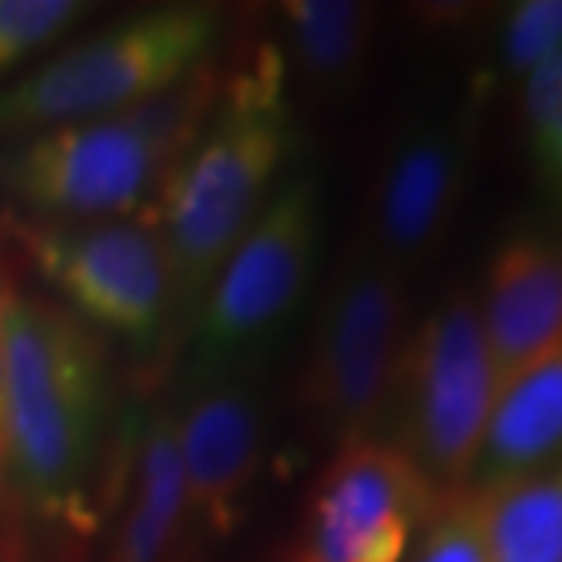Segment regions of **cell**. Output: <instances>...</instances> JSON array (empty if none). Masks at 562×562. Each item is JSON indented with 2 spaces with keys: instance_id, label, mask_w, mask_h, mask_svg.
Returning a JSON list of instances; mask_svg holds the SVG:
<instances>
[{
  "instance_id": "cell-1",
  "label": "cell",
  "mask_w": 562,
  "mask_h": 562,
  "mask_svg": "<svg viewBox=\"0 0 562 562\" xmlns=\"http://www.w3.org/2000/svg\"><path fill=\"white\" fill-rule=\"evenodd\" d=\"M3 497L13 562H76L106 528L125 435L98 328L13 276L0 310Z\"/></svg>"
},
{
  "instance_id": "cell-2",
  "label": "cell",
  "mask_w": 562,
  "mask_h": 562,
  "mask_svg": "<svg viewBox=\"0 0 562 562\" xmlns=\"http://www.w3.org/2000/svg\"><path fill=\"white\" fill-rule=\"evenodd\" d=\"M291 125L284 60L269 41H247L228 57L220 113L162 179L147 220L169 250L179 303H201L222 262L276 194Z\"/></svg>"
},
{
  "instance_id": "cell-3",
  "label": "cell",
  "mask_w": 562,
  "mask_h": 562,
  "mask_svg": "<svg viewBox=\"0 0 562 562\" xmlns=\"http://www.w3.org/2000/svg\"><path fill=\"white\" fill-rule=\"evenodd\" d=\"M220 25L216 7L172 3L66 47L0 91V138L22 140L132 110L206 60Z\"/></svg>"
},
{
  "instance_id": "cell-4",
  "label": "cell",
  "mask_w": 562,
  "mask_h": 562,
  "mask_svg": "<svg viewBox=\"0 0 562 562\" xmlns=\"http://www.w3.org/2000/svg\"><path fill=\"white\" fill-rule=\"evenodd\" d=\"M409 341L406 269L360 247L328 284L297 384L303 409L338 443L391 419Z\"/></svg>"
},
{
  "instance_id": "cell-5",
  "label": "cell",
  "mask_w": 562,
  "mask_h": 562,
  "mask_svg": "<svg viewBox=\"0 0 562 562\" xmlns=\"http://www.w3.org/2000/svg\"><path fill=\"white\" fill-rule=\"evenodd\" d=\"M501 379L487 347L479 297L450 288L416 328L403 353L391 416L409 460L438 491L472 482Z\"/></svg>"
},
{
  "instance_id": "cell-6",
  "label": "cell",
  "mask_w": 562,
  "mask_h": 562,
  "mask_svg": "<svg viewBox=\"0 0 562 562\" xmlns=\"http://www.w3.org/2000/svg\"><path fill=\"white\" fill-rule=\"evenodd\" d=\"M3 235L50 297L101 335L160 341L179 306L169 250L147 216L54 222L3 216Z\"/></svg>"
},
{
  "instance_id": "cell-7",
  "label": "cell",
  "mask_w": 562,
  "mask_h": 562,
  "mask_svg": "<svg viewBox=\"0 0 562 562\" xmlns=\"http://www.w3.org/2000/svg\"><path fill=\"white\" fill-rule=\"evenodd\" d=\"M166 176L160 150L128 113L47 128L0 157V194L25 220L147 216Z\"/></svg>"
},
{
  "instance_id": "cell-8",
  "label": "cell",
  "mask_w": 562,
  "mask_h": 562,
  "mask_svg": "<svg viewBox=\"0 0 562 562\" xmlns=\"http://www.w3.org/2000/svg\"><path fill=\"white\" fill-rule=\"evenodd\" d=\"M316 241L319 194L301 176L266 201L203 294L198 350L206 372L254 353L297 310Z\"/></svg>"
},
{
  "instance_id": "cell-9",
  "label": "cell",
  "mask_w": 562,
  "mask_h": 562,
  "mask_svg": "<svg viewBox=\"0 0 562 562\" xmlns=\"http://www.w3.org/2000/svg\"><path fill=\"white\" fill-rule=\"evenodd\" d=\"M441 494L387 438L338 443L310 487L291 562H403Z\"/></svg>"
},
{
  "instance_id": "cell-10",
  "label": "cell",
  "mask_w": 562,
  "mask_h": 562,
  "mask_svg": "<svg viewBox=\"0 0 562 562\" xmlns=\"http://www.w3.org/2000/svg\"><path fill=\"white\" fill-rule=\"evenodd\" d=\"M469 135L460 122L419 120L384 144L366 194L369 250L406 269L438 250L469 188Z\"/></svg>"
},
{
  "instance_id": "cell-11",
  "label": "cell",
  "mask_w": 562,
  "mask_h": 562,
  "mask_svg": "<svg viewBox=\"0 0 562 562\" xmlns=\"http://www.w3.org/2000/svg\"><path fill=\"white\" fill-rule=\"evenodd\" d=\"M176 435L198 535L222 541L244 522L260 475L257 401L232 375L206 372L176 413Z\"/></svg>"
},
{
  "instance_id": "cell-12",
  "label": "cell",
  "mask_w": 562,
  "mask_h": 562,
  "mask_svg": "<svg viewBox=\"0 0 562 562\" xmlns=\"http://www.w3.org/2000/svg\"><path fill=\"white\" fill-rule=\"evenodd\" d=\"M103 562H191L203 547L181 469L176 409L154 406L125 435Z\"/></svg>"
},
{
  "instance_id": "cell-13",
  "label": "cell",
  "mask_w": 562,
  "mask_h": 562,
  "mask_svg": "<svg viewBox=\"0 0 562 562\" xmlns=\"http://www.w3.org/2000/svg\"><path fill=\"white\" fill-rule=\"evenodd\" d=\"M497 379L519 369L562 338V241L541 232L503 238L484 269L479 297Z\"/></svg>"
},
{
  "instance_id": "cell-14",
  "label": "cell",
  "mask_w": 562,
  "mask_h": 562,
  "mask_svg": "<svg viewBox=\"0 0 562 562\" xmlns=\"http://www.w3.org/2000/svg\"><path fill=\"white\" fill-rule=\"evenodd\" d=\"M562 462V338L497 391L469 487L501 491Z\"/></svg>"
},
{
  "instance_id": "cell-15",
  "label": "cell",
  "mask_w": 562,
  "mask_h": 562,
  "mask_svg": "<svg viewBox=\"0 0 562 562\" xmlns=\"http://www.w3.org/2000/svg\"><path fill=\"white\" fill-rule=\"evenodd\" d=\"M281 20L288 50L319 91L353 88L375 44L379 13L362 0H284Z\"/></svg>"
},
{
  "instance_id": "cell-16",
  "label": "cell",
  "mask_w": 562,
  "mask_h": 562,
  "mask_svg": "<svg viewBox=\"0 0 562 562\" xmlns=\"http://www.w3.org/2000/svg\"><path fill=\"white\" fill-rule=\"evenodd\" d=\"M482 494L487 497V562H562V462Z\"/></svg>"
},
{
  "instance_id": "cell-17",
  "label": "cell",
  "mask_w": 562,
  "mask_h": 562,
  "mask_svg": "<svg viewBox=\"0 0 562 562\" xmlns=\"http://www.w3.org/2000/svg\"><path fill=\"white\" fill-rule=\"evenodd\" d=\"M403 562H487V497L469 484L443 491Z\"/></svg>"
},
{
  "instance_id": "cell-18",
  "label": "cell",
  "mask_w": 562,
  "mask_h": 562,
  "mask_svg": "<svg viewBox=\"0 0 562 562\" xmlns=\"http://www.w3.org/2000/svg\"><path fill=\"white\" fill-rule=\"evenodd\" d=\"M88 10L79 0H0V72L57 44Z\"/></svg>"
},
{
  "instance_id": "cell-19",
  "label": "cell",
  "mask_w": 562,
  "mask_h": 562,
  "mask_svg": "<svg viewBox=\"0 0 562 562\" xmlns=\"http://www.w3.org/2000/svg\"><path fill=\"white\" fill-rule=\"evenodd\" d=\"M562 47V0L513 3L501 35V63L513 76H531Z\"/></svg>"
},
{
  "instance_id": "cell-20",
  "label": "cell",
  "mask_w": 562,
  "mask_h": 562,
  "mask_svg": "<svg viewBox=\"0 0 562 562\" xmlns=\"http://www.w3.org/2000/svg\"><path fill=\"white\" fill-rule=\"evenodd\" d=\"M522 116L535 166L562 154V47L525 76Z\"/></svg>"
},
{
  "instance_id": "cell-21",
  "label": "cell",
  "mask_w": 562,
  "mask_h": 562,
  "mask_svg": "<svg viewBox=\"0 0 562 562\" xmlns=\"http://www.w3.org/2000/svg\"><path fill=\"white\" fill-rule=\"evenodd\" d=\"M7 250H10V241H7L3 225H0V310H3V294L16 276V262H10ZM0 460H3V362H0Z\"/></svg>"
},
{
  "instance_id": "cell-22",
  "label": "cell",
  "mask_w": 562,
  "mask_h": 562,
  "mask_svg": "<svg viewBox=\"0 0 562 562\" xmlns=\"http://www.w3.org/2000/svg\"><path fill=\"white\" fill-rule=\"evenodd\" d=\"M538 176H541L543 184H547V191L562 203V154L560 157H553V160L541 162V166H538Z\"/></svg>"
},
{
  "instance_id": "cell-23",
  "label": "cell",
  "mask_w": 562,
  "mask_h": 562,
  "mask_svg": "<svg viewBox=\"0 0 562 562\" xmlns=\"http://www.w3.org/2000/svg\"><path fill=\"white\" fill-rule=\"evenodd\" d=\"M0 506H3V460H0Z\"/></svg>"
}]
</instances>
